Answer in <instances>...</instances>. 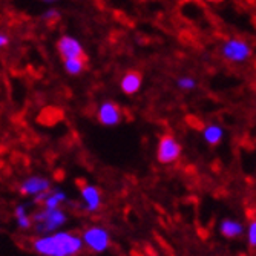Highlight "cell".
I'll list each match as a JSON object with an SVG mask.
<instances>
[{
  "label": "cell",
  "instance_id": "1",
  "mask_svg": "<svg viewBox=\"0 0 256 256\" xmlns=\"http://www.w3.org/2000/svg\"><path fill=\"white\" fill-rule=\"evenodd\" d=\"M32 247L42 256H76L83 248V241L69 232H57L34 240Z\"/></svg>",
  "mask_w": 256,
  "mask_h": 256
},
{
  "label": "cell",
  "instance_id": "13",
  "mask_svg": "<svg viewBox=\"0 0 256 256\" xmlns=\"http://www.w3.org/2000/svg\"><path fill=\"white\" fill-rule=\"evenodd\" d=\"M242 230H244L242 224H240L238 221H234V220H226L221 224V234L226 238H236L242 234Z\"/></svg>",
  "mask_w": 256,
  "mask_h": 256
},
{
  "label": "cell",
  "instance_id": "14",
  "mask_svg": "<svg viewBox=\"0 0 256 256\" xmlns=\"http://www.w3.org/2000/svg\"><path fill=\"white\" fill-rule=\"evenodd\" d=\"M66 200V195L60 190H48L44 195V198L42 200L44 208H58L60 204Z\"/></svg>",
  "mask_w": 256,
  "mask_h": 256
},
{
  "label": "cell",
  "instance_id": "9",
  "mask_svg": "<svg viewBox=\"0 0 256 256\" xmlns=\"http://www.w3.org/2000/svg\"><path fill=\"white\" fill-rule=\"evenodd\" d=\"M142 84H143V76L138 71L126 72L120 82L122 90L126 96H135L136 92H140V89H142Z\"/></svg>",
  "mask_w": 256,
  "mask_h": 256
},
{
  "label": "cell",
  "instance_id": "12",
  "mask_svg": "<svg viewBox=\"0 0 256 256\" xmlns=\"http://www.w3.org/2000/svg\"><path fill=\"white\" fill-rule=\"evenodd\" d=\"M86 66H88V57L63 60V68L69 76H80L86 69Z\"/></svg>",
  "mask_w": 256,
  "mask_h": 256
},
{
  "label": "cell",
  "instance_id": "4",
  "mask_svg": "<svg viewBox=\"0 0 256 256\" xmlns=\"http://www.w3.org/2000/svg\"><path fill=\"white\" fill-rule=\"evenodd\" d=\"M82 241L94 253H102V252L108 250L110 246V238H109L108 230L103 227H98V226L86 228Z\"/></svg>",
  "mask_w": 256,
  "mask_h": 256
},
{
  "label": "cell",
  "instance_id": "16",
  "mask_svg": "<svg viewBox=\"0 0 256 256\" xmlns=\"http://www.w3.org/2000/svg\"><path fill=\"white\" fill-rule=\"evenodd\" d=\"M176 86L182 90H192L196 88V80L190 76H184L176 78Z\"/></svg>",
  "mask_w": 256,
  "mask_h": 256
},
{
  "label": "cell",
  "instance_id": "10",
  "mask_svg": "<svg viewBox=\"0 0 256 256\" xmlns=\"http://www.w3.org/2000/svg\"><path fill=\"white\" fill-rule=\"evenodd\" d=\"M82 198L86 204V208L90 212L97 210L102 204V194L92 184H82Z\"/></svg>",
  "mask_w": 256,
  "mask_h": 256
},
{
  "label": "cell",
  "instance_id": "7",
  "mask_svg": "<svg viewBox=\"0 0 256 256\" xmlns=\"http://www.w3.org/2000/svg\"><path fill=\"white\" fill-rule=\"evenodd\" d=\"M57 51L63 60L86 57L83 44L72 36H62L57 42Z\"/></svg>",
  "mask_w": 256,
  "mask_h": 256
},
{
  "label": "cell",
  "instance_id": "5",
  "mask_svg": "<svg viewBox=\"0 0 256 256\" xmlns=\"http://www.w3.org/2000/svg\"><path fill=\"white\" fill-rule=\"evenodd\" d=\"M181 155V144L176 142V138L172 135H162L158 142L156 158L161 164H170L175 162Z\"/></svg>",
  "mask_w": 256,
  "mask_h": 256
},
{
  "label": "cell",
  "instance_id": "17",
  "mask_svg": "<svg viewBox=\"0 0 256 256\" xmlns=\"http://www.w3.org/2000/svg\"><path fill=\"white\" fill-rule=\"evenodd\" d=\"M42 18L44 20V22H54L56 18H58V11L57 10H54V8H51V10H48L46 12H43V16H42Z\"/></svg>",
  "mask_w": 256,
  "mask_h": 256
},
{
  "label": "cell",
  "instance_id": "3",
  "mask_svg": "<svg viewBox=\"0 0 256 256\" xmlns=\"http://www.w3.org/2000/svg\"><path fill=\"white\" fill-rule=\"evenodd\" d=\"M34 221L37 222V232L40 234H50V232L57 230L60 226L66 222L64 212L58 208H43L42 212L34 215Z\"/></svg>",
  "mask_w": 256,
  "mask_h": 256
},
{
  "label": "cell",
  "instance_id": "8",
  "mask_svg": "<svg viewBox=\"0 0 256 256\" xmlns=\"http://www.w3.org/2000/svg\"><path fill=\"white\" fill-rule=\"evenodd\" d=\"M51 189V182L50 180H46L43 176H30L25 181L22 182L20 186V192L23 195H40L46 190Z\"/></svg>",
  "mask_w": 256,
  "mask_h": 256
},
{
  "label": "cell",
  "instance_id": "2",
  "mask_svg": "<svg viewBox=\"0 0 256 256\" xmlns=\"http://www.w3.org/2000/svg\"><path fill=\"white\" fill-rule=\"evenodd\" d=\"M221 56L232 63H244L252 57V46L242 38L232 37L222 43Z\"/></svg>",
  "mask_w": 256,
  "mask_h": 256
},
{
  "label": "cell",
  "instance_id": "6",
  "mask_svg": "<svg viewBox=\"0 0 256 256\" xmlns=\"http://www.w3.org/2000/svg\"><path fill=\"white\" fill-rule=\"evenodd\" d=\"M97 118H98V122L103 126L114 128V126H118L120 124V122L123 118V114H122V109H120V106L117 103L110 102V100H106V102H103L98 106Z\"/></svg>",
  "mask_w": 256,
  "mask_h": 256
},
{
  "label": "cell",
  "instance_id": "15",
  "mask_svg": "<svg viewBox=\"0 0 256 256\" xmlns=\"http://www.w3.org/2000/svg\"><path fill=\"white\" fill-rule=\"evenodd\" d=\"M16 220H17V224H18L20 228H30L31 224H32L31 218L26 214L25 206H17V208H16Z\"/></svg>",
  "mask_w": 256,
  "mask_h": 256
},
{
  "label": "cell",
  "instance_id": "19",
  "mask_svg": "<svg viewBox=\"0 0 256 256\" xmlns=\"http://www.w3.org/2000/svg\"><path fill=\"white\" fill-rule=\"evenodd\" d=\"M8 43H10V37L5 32L0 31V50L5 48V46H8Z\"/></svg>",
  "mask_w": 256,
  "mask_h": 256
},
{
  "label": "cell",
  "instance_id": "21",
  "mask_svg": "<svg viewBox=\"0 0 256 256\" xmlns=\"http://www.w3.org/2000/svg\"><path fill=\"white\" fill-rule=\"evenodd\" d=\"M43 2H46V4H56V2H58V0H43Z\"/></svg>",
  "mask_w": 256,
  "mask_h": 256
},
{
  "label": "cell",
  "instance_id": "20",
  "mask_svg": "<svg viewBox=\"0 0 256 256\" xmlns=\"http://www.w3.org/2000/svg\"><path fill=\"white\" fill-rule=\"evenodd\" d=\"M204 2H208V4H220L221 0H204Z\"/></svg>",
  "mask_w": 256,
  "mask_h": 256
},
{
  "label": "cell",
  "instance_id": "18",
  "mask_svg": "<svg viewBox=\"0 0 256 256\" xmlns=\"http://www.w3.org/2000/svg\"><path fill=\"white\" fill-rule=\"evenodd\" d=\"M248 242L250 246L256 244V222H252L248 227Z\"/></svg>",
  "mask_w": 256,
  "mask_h": 256
},
{
  "label": "cell",
  "instance_id": "11",
  "mask_svg": "<svg viewBox=\"0 0 256 256\" xmlns=\"http://www.w3.org/2000/svg\"><path fill=\"white\" fill-rule=\"evenodd\" d=\"M222 136H224V130L220 124H207L202 130V138L207 144L210 146H218L222 142Z\"/></svg>",
  "mask_w": 256,
  "mask_h": 256
}]
</instances>
